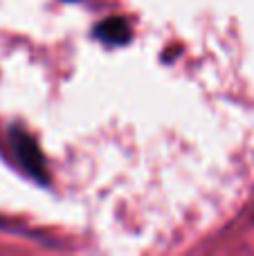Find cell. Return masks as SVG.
<instances>
[{"label":"cell","mask_w":254,"mask_h":256,"mask_svg":"<svg viewBox=\"0 0 254 256\" xmlns=\"http://www.w3.org/2000/svg\"><path fill=\"white\" fill-rule=\"evenodd\" d=\"M9 140H12V148H14V153H16V158L20 160L22 168H25L32 178H36V180L48 182L45 158H43V153H40L34 137L27 135L20 128H14V130L9 132Z\"/></svg>","instance_id":"cell-1"},{"label":"cell","mask_w":254,"mask_h":256,"mask_svg":"<svg viewBox=\"0 0 254 256\" xmlns=\"http://www.w3.org/2000/svg\"><path fill=\"white\" fill-rule=\"evenodd\" d=\"M94 36L108 45H124L130 38V25L124 18H108L94 30Z\"/></svg>","instance_id":"cell-2"}]
</instances>
